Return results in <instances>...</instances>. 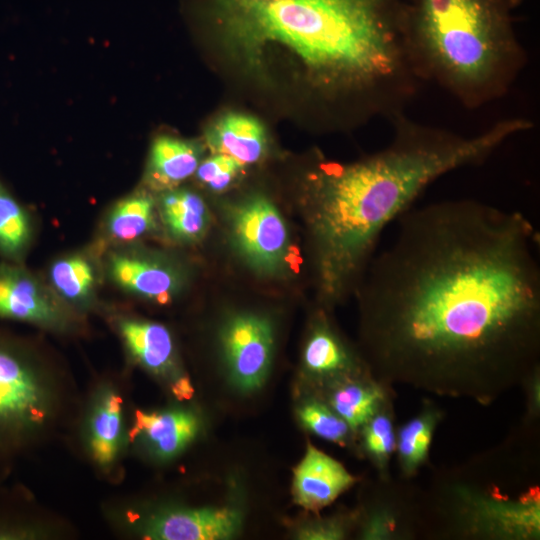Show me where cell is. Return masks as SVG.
I'll list each match as a JSON object with an SVG mask.
<instances>
[{
  "label": "cell",
  "instance_id": "obj_1",
  "mask_svg": "<svg viewBox=\"0 0 540 540\" xmlns=\"http://www.w3.org/2000/svg\"><path fill=\"white\" fill-rule=\"evenodd\" d=\"M361 291L370 372L490 405L540 365L539 235L475 199L411 207Z\"/></svg>",
  "mask_w": 540,
  "mask_h": 540
},
{
  "label": "cell",
  "instance_id": "obj_2",
  "mask_svg": "<svg viewBox=\"0 0 540 540\" xmlns=\"http://www.w3.org/2000/svg\"><path fill=\"white\" fill-rule=\"evenodd\" d=\"M389 121L392 137L381 150L352 163L318 162L309 178L308 221L327 300L340 298L358 280L383 232L428 186L482 164L534 126L529 119L510 117L465 136L405 112Z\"/></svg>",
  "mask_w": 540,
  "mask_h": 540
},
{
  "label": "cell",
  "instance_id": "obj_3",
  "mask_svg": "<svg viewBox=\"0 0 540 540\" xmlns=\"http://www.w3.org/2000/svg\"><path fill=\"white\" fill-rule=\"evenodd\" d=\"M404 0H211L224 43L255 65L285 47L329 99L358 96L370 116L403 112L418 84L404 40Z\"/></svg>",
  "mask_w": 540,
  "mask_h": 540
},
{
  "label": "cell",
  "instance_id": "obj_4",
  "mask_svg": "<svg viewBox=\"0 0 540 540\" xmlns=\"http://www.w3.org/2000/svg\"><path fill=\"white\" fill-rule=\"evenodd\" d=\"M520 0H412L404 40L421 81L438 85L466 108L503 97L527 63L513 12Z\"/></svg>",
  "mask_w": 540,
  "mask_h": 540
},
{
  "label": "cell",
  "instance_id": "obj_5",
  "mask_svg": "<svg viewBox=\"0 0 540 540\" xmlns=\"http://www.w3.org/2000/svg\"><path fill=\"white\" fill-rule=\"evenodd\" d=\"M536 427L439 471L422 491L420 536L456 540L540 538Z\"/></svg>",
  "mask_w": 540,
  "mask_h": 540
},
{
  "label": "cell",
  "instance_id": "obj_6",
  "mask_svg": "<svg viewBox=\"0 0 540 540\" xmlns=\"http://www.w3.org/2000/svg\"><path fill=\"white\" fill-rule=\"evenodd\" d=\"M422 490L400 477H378L359 517L365 540H413L420 536Z\"/></svg>",
  "mask_w": 540,
  "mask_h": 540
},
{
  "label": "cell",
  "instance_id": "obj_7",
  "mask_svg": "<svg viewBox=\"0 0 540 540\" xmlns=\"http://www.w3.org/2000/svg\"><path fill=\"white\" fill-rule=\"evenodd\" d=\"M47 394L19 349L0 339V428L23 430L42 424Z\"/></svg>",
  "mask_w": 540,
  "mask_h": 540
},
{
  "label": "cell",
  "instance_id": "obj_8",
  "mask_svg": "<svg viewBox=\"0 0 540 540\" xmlns=\"http://www.w3.org/2000/svg\"><path fill=\"white\" fill-rule=\"evenodd\" d=\"M239 251L255 269L277 272L283 265L288 232L277 208L266 198L254 197L241 204L233 217Z\"/></svg>",
  "mask_w": 540,
  "mask_h": 540
},
{
  "label": "cell",
  "instance_id": "obj_9",
  "mask_svg": "<svg viewBox=\"0 0 540 540\" xmlns=\"http://www.w3.org/2000/svg\"><path fill=\"white\" fill-rule=\"evenodd\" d=\"M223 345L234 383L247 391L259 387L272 354V329L268 321L254 315L233 318L225 327Z\"/></svg>",
  "mask_w": 540,
  "mask_h": 540
},
{
  "label": "cell",
  "instance_id": "obj_10",
  "mask_svg": "<svg viewBox=\"0 0 540 540\" xmlns=\"http://www.w3.org/2000/svg\"><path fill=\"white\" fill-rule=\"evenodd\" d=\"M0 318L58 326L59 305L40 280L18 263L0 264Z\"/></svg>",
  "mask_w": 540,
  "mask_h": 540
},
{
  "label": "cell",
  "instance_id": "obj_11",
  "mask_svg": "<svg viewBox=\"0 0 540 540\" xmlns=\"http://www.w3.org/2000/svg\"><path fill=\"white\" fill-rule=\"evenodd\" d=\"M357 481L342 463L308 444L294 470V500L304 509L317 512L333 503Z\"/></svg>",
  "mask_w": 540,
  "mask_h": 540
},
{
  "label": "cell",
  "instance_id": "obj_12",
  "mask_svg": "<svg viewBox=\"0 0 540 540\" xmlns=\"http://www.w3.org/2000/svg\"><path fill=\"white\" fill-rule=\"evenodd\" d=\"M241 525L238 511L231 508L174 510L154 517L145 528L148 539H229Z\"/></svg>",
  "mask_w": 540,
  "mask_h": 540
},
{
  "label": "cell",
  "instance_id": "obj_13",
  "mask_svg": "<svg viewBox=\"0 0 540 540\" xmlns=\"http://www.w3.org/2000/svg\"><path fill=\"white\" fill-rule=\"evenodd\" d=\"M326 392L325 401L355 436L372 416L395 398L393 387L375 378L370 371L335 380L327 385Z\"/></svg>",
  "mask_w": 540,
  "mask_h": 540
},
{
  "label": "cell",
  "instance_id": "obj_14",
  "mask_svg": "<svg viewBox=\"0 0 540 540\" xmlns=\"http://www.w3.org/2000/svg\"><path fill=\"white\" fill-rule=\"evenodd\" d=\"M303 362L316 379L331 382L370 371L365 360L351 350L325 316H319L306 341Z\"/></svg>",
  "mask_w": 540,
  "mask_h": 540
},
{
  "label": "cell",
  "instance_id": "obj_15",
  "mask_svg": "<svg viewBox=\"0 0 540 540\" xmlns=\"http://www.w3.org/2000/svg\"><path fill=\"white\" fill-rule=\"evenodd\" d=\"M109 273L122 288L161 304L169 302L179 286L171 267L132 253L112 254Z\"/></svg>",
  "mask_w": 540,
  "mask_h": 540
},
{
  "label": "cell",
  "instance_id": "obj_16",
  "mask_svg": "<svg viewBox=\"0 0 540 540\" xmlns=\"http://www.w3.org/2000/svg\"><path fill=\"white\" fill-rule=\"evenodd\" d=\"M443 418L444 411L425 399L414 416L396 426L395 455L401 478L413 479L428 463L433 436Z\"/></svg>",
  "mask_w": 540,
  "mask_h": 540
},
{
  "label": "cell",
  "instance_id": "obj_17",
  "mask_svg": "<svg viewBox=\"0 0 540 540\" xmlns=\"http://www.w3.org/2000/svg\"><path fill=\"white\" fill-rule=\"evenodd\" d=\"M197 430V418L189 411H137L130 436H142L157 456L168 458L179 453L195 437Z\"/></svg>",
  "mask_w": 540,
  "mask_h": 540
},
{
  "label": "cell",
  "instance_id": "obj_18",
  "mask_svg": "<svg viewBox=\"0 0 540 540\" xmlns=\"http://www.w3.org/2000/svg\"><path fill=\"white\" fill-rule=\"evenodd\" d=\"M215 154L226 155L240 166L257 162L266 148L265 130L254 117L230 113L220 118L207 133Z\"/></svg>",
  "mask_w": 540,
  "mask_h": 540
},
{
  "label": "cell",
  "instance_id": "obj_19",
  "mask_svg": "<svg viewBox=\"0 0 540 540\" xmlns=\"http://www.w3.org/2000/svg\"><path fill=\"white\" fill-rule=\"evenodd\" d=\"M199 150L193 143L160 136L151 146L147 178L156 188H171L196 172Z\"/></svg>",
  "mask_w": 540,
  "mask_h": 540
},
{
  "label": "cell",
  "instance_id": "obj_20",
  "mask_svg": "<svg viewBox=\"0 0 540 540\" xmlns=\"http://www.w3.org/2000/svg\"><path fill=\"white\" fill-rule=\"evenodd\" d=\"M119 327L130 352L143 366L156 373L168 369L173 358V342L166 327L137 320H123Z\"/></svg>",
  "mask_w": 540,
  "mask_h": 540
},
{
  "label": "cell",
  "instance_id": "obj_21",
  "mask_svg": "<svg viewBox=\"0 0 540 540\" xmlns=\"http://www.w3.org/2000/svg\"><path fill=\"white\" fill-rule=\"evenodd\" d=\"M164 224L175 238L193 241L200 238L208 225V211L201 197L188 190L167 192L161 199Z\"/></svg>",
  "mask_w": 540,
  "mask_h": 540
},
{
  "label": "cell",
  "instance_id": "obj_22",
  "mask_svg": "<svg viewBox=\"0 0 540 540\" xmlns=\"http://www.w3.org/2000/svg\"><path fill=\"white\" fill-rule=\"evenodd\" d=\"M396 426L393 400L385 404L357 433L361 450L381 478L392 476L390 464L395 455Z\"/></svg>",
  "mask_w": 540,
  "mask_h": 540
},
{
  "label": "cell",
  "instance_id": "obj_23",
  "mask_svg": "<svg viewBox=\"0 0 540 540\" xmlns=\"http://www.w3.org/2000/svg\"><path fill=\"white\" fill-rule=\"evenodd\" d=\"M30 214L0 180V255L19 263L31 243Z\"/></svg>",
  "mask_w": 540,
  "mask_h": 540
},
{
  "label": "cell",
  "instance_id": "obj_24",
  "mask_svg": "<svg viewBox=\"0 0 540 540\" xmlns=\"http://www.w3.org/2000/svg\"><path fill=\"white\" fill-rule=\"evenodd\" d=\"M122 398L113 391L104 393L93 413L91 449L100 464H109L116 456L121 434Z\"/></svg>",
  "mask_w": 540,
  "mask_h": 540
},
{
  "label": "cell",
  "instance_id": "obj_25",
  "mask_svg": "<svg viewBox=\"0 0 540 540\" xmlns=\"http://www.w3.org/2000/svg\"><path fill=\"white\" fill-rule=\"evenodd\" d=\"M56 292L72 303H84L92 297L96 282L92 262L83 255H70L55 261L49 272Z\"/></svg>",
  "mask_w": 540,
  "mask_h": 540
},
{
  "label": "cell",
  "instance_id": "obj_26",
  "mask_svg": "<svg viewBox=\"0 0 540 540\" xmlns=\"http://www.w3.org/2000/svg\"><path fill=\"white\" fill-rule=\"evenodd\" d=\"M107 224L108 233L114 240H135L153 227L154 202L145 194L129 196L113 208Z\"/></svg>",
  "mask_w": 540,
  "mask_h": 540
},
{
  "label": "cell",
  "instance_id": "obj_27",
  "mask_svg": "<svg viewBox=\"0 0 540 540\" xmlns=\"http://www.w3.org/2000/svg\"><path fill=\"white\" fill-rule=\"evenodd\" d=\"M298 416L310 432L318 437L347 446L354 440V434L347 423L338 416L325 399H310L298 411Z\"/></svg>",
  "mask_w": 540,
  "mask_h": 540
},
{
  "label": "cell",
  "instance_id": "obj_28",
  "mask_svg": "<svg viewBox=\"0 0 540 540\" xmlns=\"http://www.w3.org/2000/svg\"><path fill=\"white\" fill-rule=\"evenodd\" d=\"M241 166L232 158L215 154L199 164L198 179L214 191L227 188Z\"/></svg>",
  "mask_w": 540,
  "mask_h": 540
},
{
  "label": "cell",
  "instance_id": "obj_29",
  "mask_svg": "<svg viewBox=\"0 0 540 540\" xmlns=\"http://www.w3.org/2000/svg\"><path fill=\"white\" fill-rule=\"evenodd\" d=\"M520 387L525 398V411L521 425L536 427L540 418V365L524 378Z\"/></svg>",
  "mask_w": 540,
  "mask_h": 540
},
{
  "label": "cell",
  "instance_id": "obj_30",
  "mask_svg": "<svg viewBox=\"0 0 540 540\" xmlns=\"http://www.w3.org/2000/svg\"><path fill=\"white\" fill-rule=\"evenodd\" d=\"M345 518L335 517L318 521L301 530L302 539L339 540L347 536L348 526Z\"/></svg>",
  "mask_w": 540,
  "mask_h": 540
},
{
  "label": "cell",
  "instance_id": "obj_31",
  "mask_svg": "<svg viewBox=\"0 0 540 540\" xmlns=\"http://www.w3.org/2000/svg\"><path fill=\"white\" fill-rule=\"evenodd\" d=\"M173 393L179 399H189L193 394V389L188 379H179L173 386Z\"/></svg>",
  "mask_w": 540,
  "mask_h": 540
}]
</instances>
